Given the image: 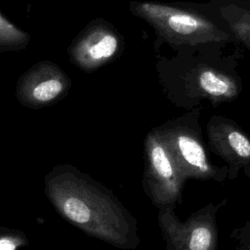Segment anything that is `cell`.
<instances>
[{
  "instance_id": "obj_1",
  "label": "cell",
  "mask_w": 250,
  "mask_h": 250,
  "mask_svg": "<svg viewBox=\"0 0 250 250\" xmlns=\"http://www.w3.org/2000/svg\"><path fill=\"white\" fill-rule=\"evenodd\" d=\"M44 191L58 214L89 236L120 249L140 245L135 217L110 189L75 166H54Z\"/></svg>"
},
{
  "instance_id": "obj_2",
  "label": "cell",
  "mask_w": 250,
  "mask_h": 250,
  "mask_svg": "<svg viewBox=\"0 0 250 250\" xmlns=\"http://www.w3.org/2000/svg\"><path fill=\"white\" fill-rule=\"evenodd\" d=\"M157 128L186 180L221 182L226 178V167H217L208 158L197 111L169 120Z\"/></svg>"
},
{
  "instance_id": "obj_3",
  "label": "cell",
  "mask_w": 250,
  "mask_h": 250,
  "mask_svg": "<svg viewBox=\"0 0 250 250\" xmlns=\"http://www.w3.org/2000/svg\"><path fill=\"white\" fill-rule=\"evenodd\" d=\"M145 171L142 186L146 196L158 209L182 203L187 181L179 170L158 128L148 131L144 141Z\"/></svg>"
},
{
  "instance_id": "obj_4",
  "label": "cell",
  "mask_w": 250,
  "mask_h": 250,
  "mask_svg": "<svg viewBox=\"0 0 250 250\" xmlns=\"http://www.w3.org/2000/svg\"><path fill=\"white\" fill-rule=\"evenodd\" d=\"M130 10L152 25L162 37L177 45H197L224 37L211 21L180 8L134 1L130 3Z\"/></svg>"
},
{
  "instance_id": "obj_5",
  "label": "cell",
  "mask_w": 250,
  "mask_h": 250,
  "mask_svg": "<svg viewBox=\"0 0 250 250\" xmlns=\"http://www.w3.org/2000/svg\"><path fill=\"white\" fill-rule=\"evenodd\" d=\"M217 209L218 206L209 204L185 222L177 217L173 208L158 209V226L167 250H217Z\"/></svg>"
},
{
  "instance_id": "obj_6",
  "label": "cell",
  "mask_w": 250,
  "mask_h": 250,
  "mask_svg": "<svg viewBox=\"0 0 250 250\" xmlns=\"http://www.w3.org/2000/svg\"><path fill=\"white\" fill-rule=\"evenodd\" d=\"M70 86L69 77L59 65L52 62H40L20 77L16 97L21 105L36 109L63 99Z\"/></svg>"
},
{
  "instance_id": "obj_7",
  "label": "cell",
  "mask_w": 250,
  "mask_h": 250,
  "mask_svg": "<svg viewBox=\"0 0 250 250\" xmlns=\"http://www.w3.org/2000/svg\"><path fill=\"white\" fill-rule=\"evenodd\" d=\"M122 38L107 22H91L69 47L73 62L84 71H93L110 62L120 51Z\"/></svg>"
},
{
  "instance_id": "obj_8",
  "label": "cell",
  "mask_w": 250,
  "mask_h": 250,
  "mask_svg": "<svg viewBox=\"0 0 250 250\" xmlns=\"http://www.w3.org/2000/svg\"><path fill=\"white\" fill-rule=\"evenodd\" d=\"M209 148L229 164L235 173L250 169V139L231 121L214 116L207 124Z\"/></svg>"
},
{
  "instance_id": "obj_9",
  "label": "cell",
  "mask_w": 250,
  "mask_h": 250,
  "mask_svg": "<svg viewBox=\"0 0 250 250\" xmlns=\"http://www.w3.org/2000/svg\"><path fill=\"white\" fill-rule=\"evenodd\" d=\"M196 89L201 96L214 101L228 100L236 94L235 84L226 75L212 69H203L198 73Z\"/></svg>"
},
{
  "instance_id": "obj_10",
  "label": "cell",
  "mask_w": 250,
  "mask_h": 250,
  "mask_svg": "<svg viewBox=\"0 0 250 250\" xmlns=\"http://www.w3.org/2000/svg\"><path fill=\"white\" fill-rule=\"evenodd\" d=\"M30 36L10 22L3 14L0 15V50L11 51L25 48Z\"/></svg>"
},
{
  "instance_id": "obj_11",
  "label": "cell",
  "mask_w": 250,
  "mask_h": 250,
  "mask_svg": "<svg viewBox=\"0 0 250 250\" xmlns=\"http://www.w3.org/2000/svg\"><path fill=\"white\" fill-rule=\"evenodd\" d=\"M27 244L28 239L21 230L7 228L0 229V250H19Z\"/></svg>"
},
{
  "instance_id": "obj_12",
  "label": "cell",
  "mask_w": 250,
  "mask_h": 250,
  "mask_svg": "<svg viewBox=\"0 0 250 250\" xmlns=\"http://www.w3.org/2000/svg\"><path fill=\"white\" fill-rule=\"evenodd\" d=\"M246 32H247V38L250 40V22H249V25L247 26V28H246Z\"/></svg>"
}]
</instances>
